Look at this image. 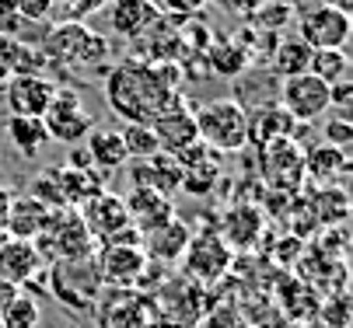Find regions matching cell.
<instances>
[{
    "label": "cell",
    "instance_id": "cell-24",
    "mask_svg": "<svg viewBox=\"0 0 353 328\" xmlns=\"http://www.w3.org/2000/svg\"><path fill=\"white\" fill-rule=\"evenodd\" d=\"M60 178V193H63V206L67 210H81L88 199H94L98 193H105V182L98 178L94 168H57Z\"/></svg>",
    "mask_w": 353,
    "mask_h": 328
},
{
    "label": "cell",
    "instance_id": "cell-15",
    "mask_svg": "<svg viewBox=\"0 0 353 328\" xmlns=\"http://www.w3.org/2000/svg\"><path fill=\"white\" fill-rule=\"evenodd\" d=\"M130 178H133V189H154L161 196H172L175 189H182V168L175 154H165V151H158L154 157L133 161Z\"/></svg>",
    "mask_w": 353,
    "mask_h": 328
},
{
    "label": "cell",
    "instance_id": "cell-6",
    "mask_svg": "<svg viewBox=\"0 0 353 328\" xmlns=\"http://www.w3.org/2000/svg\"><path fill=\"white\" fill-rule=\"evenodd\" d=\"M150 259L143 255L140 245H94V269L102 287H116V290H137L143 283Z\"/></svg>",
    "mask_w": 353,
    "mask_h": 328
},
{
    "label": "cell",
    "instance_id": "cell-1",
    "mask_svg": "<svg viewBox=\"0 0 353 328\" xmlns=\"http://www.w3.org/2000/svg\"><path fill=\"white\" fill-rule=\"evenodd\" d=\"M185 67L179 63H147L123 60L105 70V102L123 122H158L161 116L182 109Z\"/></svg>",
    "mask_w": 353,
    "mask_h": 328
},
{
    "label": "cell",
    "instance_id": "cell-9",
    "mask_svg": "<svg viewBox=\"0 0 353 328\" xmlns=\"http://www.w3.org/2000/svg\"><path fill=\"white\" fill-rule=\"evenodd\" d=\"M350 11L336 8V4H319L312 11L301 14V42H308V50H346L350 42Z\"/></svg>",
    "mask_w": 353,
    "mask_h": 328
},
{
    "label": "cell",
    "instance_id": "cell-38",
    "mask_svg": "<svg viewBox=\"0 0 353 328\" xmlns=\"http://www.w3.org/2000/svg\"><path fill=\"white\" fill-rule=\"evenodd\" d=\"M67 168H94V164H91L88 151H84V147H77V151L70 154V164H67Z\"/></svg>",
    "mask_w": 353,
    "mask_h": 328
},
{
    "label": "cell",
    "instance_id": "cell-31",
    "mask_svg": "<svg viewBox=\"0 0 353 328\" xmlns=\"http://www.w3.org/2000/svg\"><path fill=\"white\" fill-rule=\"evenodd\" d=\"M119 136H123V147H126L130 161H143V157L158 154V136H154V129L143 126V122H123Z\"/></svg>",
    "mask_w": 353,
    "mask_h": 328
},
{
    "label": "cell",
    "instance_id": "cell-20",
    "mask_svg": "<svg viewBox=\"0 0 353 328\" xmlns=\"http://www.w3.org/2000/svg\"><path fill=\"white\" fill-rule=\"evenodd\" d=\"M49 220H53V210H46L32 196H14L11 206H8V217H4V230H8V238L35 241L39 234L49 227Z\"/></svg>",
    "mask_w": 353,
    "mask_h": 328
},
{
    "label": "cell",
    "instance_id": "cell-8",
    "mask_svg": "<svg viewBox=\"0 0 353 328\" xmlns=\"http://www.w3.org/2000/svg\"><path fill=\"white\" fill-rule=\"evenodd\" d=\"M297 126L315 122L329 112V84L319 80L315 74H297L280 84V102H276Z\"/></svg>",
    "mask_w": 353,
    "mask_h": 328
},
{
    "label": "cell",
    "instance_id": "cell-40",
    "mask_svg": "<svg viewBox=\"0 0 353 328\" xmlns=\"http://www.w3.org/2000/svg\"><path fill=\"white\" fill-rule=\"evenodd\" d=\"M4 241H8V230H4V227H0V245H4Z\"/></svg>",
    "mask_w": 353,
    "mask_h": 328
},
{
    "label": "cell",
    "instance_id": "cell-13",
    "mask_svg": "<svg viewBox=\"0 0 353 328\" xmlns=\"http://www.w3.org/2000/svg\"><path fill=\"white\" fill-rule=\"evenodd\" d=\"M221 157L217 151H210L207 144H192L189 151L175 154L179 168H182V189L192 196H207L214 193V185L221 182Z\"/></svg>",
    "mask_w": 353,
    "mask_h": 328
},
{
    "label": "cell",
    "instance_id": "cell-23",
    "mask_svg": "<svg viewBox=\"0 0 353 328\" xmlns=\"http://www.w3.org/2000/svg\"><path fill=\"white\" fill-rule=\"evenodd\" d=\"M263 230V213L256 206H231L221 220V241L228 248H252Z\"/></svg>",
    "mask_w": 353,
    "mask_h": 328
},
{
    "label": "cell",
    "instance_id": "cell-26",
    "mask_svg": "<svg viewBox=\"0 0 353 328\" xmlns=\"http://www.w3.org/2000/svg\"><path fill=\"white\" fill-rule=\"evenodd\" d=\"M8 140L14 144V151H18L21 157H39V151L49 144V133H46V122H42V119L11 116V119H8Z\"/></svg>",
    "mask_w": 353,
    "mask_h": 328
},
{
    "label": "cell",
    "instance_id": "cell-33",
    "mask_svg": "<svg viewBox=\"0 0 353 328\" xmlns=\"http://www.w3.org/2000/svg\"><path fill=\"white\" fill-rule=\"evenodd\" d=\"M350 140H353L350 116H336V119L325 126V144H329V147H339V151H346V147H350Z\"/></svg>",
    "mask_w": 353,
    "mask_h": 328
},
{
    "label": "cell",
    "instance_id": "cell-37",
    "mask_svg": "<svg viewBox=\"0 0 353 328\" xmlns=\"http://www.w3.org/2000/svg\"><path fill=\"white\" fill-rule=\"evenodd\" d=\"M217 4H221V8H228L231 14H241V18H248L252 11H256V8L263 4V0H217Z\"/></svg>",
    "mask_w": 353,
    "mask_h": 328
},
{
    "label": "cell",
    "instance_id": "cell-27",
    "mask_svg": "<svg viewBox=\"0 0 353 328\" xmlns=\"http://www.w3.org/2000/svg\"><path fill=\"white\" fill-rule=\"evenodd\" d=\"M207 67H210L214 74H221V77H238V74H248L252 56L241 50L238 42L217 39V42L207 45Z\"/></svg>",
    "mask_w": 353,
    "mask_h": 328
},
{
    "label": "cell",
    "instance_id": "cell-4",
    "mask_svg": "<svg viewBox=\"0 0 353 328\" xmlns=\"http://www.w3.org/2000/svg\"><path fill=\"white\" fill-rule=\"evenodd\" d=\"M42 255L46 265L53 262H67V259H84L94 252V238L88 234L84 220L77 210H53V220L49 227L32 241Z\"/></svg>",
    "mask_w": 353,
    "mask_h": 328
},
{
    "label": "cell",
    "instance_id": "cell-10",
    "mask_svg": "<svg viewBox=\"0 0 353 328\" xmlns=\"http://www.w3.org/2000/svg\"><path fill=\"white\" fill-rule=\"evenodd\" d=\"M179 262H182L185 276H192L196 283H217L231 265V248L221 241V234L203 230V234H192L189 238Z\"/></svg>",
    "mask_w": 353,
    "mask_h": 328
},
{
    "label": "cell",
    "instance_id": "cell-11",
    "mask_svg": "<svg viewBox=\"0 0 353 328\" xmlns=\"http://www.w3.org/2000/svg\"><path fill=\"white\" fill-rule=\"evenodd\" d=\"M53 95H57V80H49L46 74H14L0 84V98L8 102L11 116L42 119Z\"/></svg>",
    "mask_w": 353,
    "mask_h": 328
},
{
    "label": "cell",
    "instance_id": "cell-25",
    "mask_svg": "<svg viewBox=\"0 0 353 328\" xmlns=\"http://www.w3.org/2000/svg\"><path fill=\"white\" fill-rule=\"evenodd\" d=\"M88 157H91V164L94 168H105V171H116V168H123L130 157H126V147H123V136H119V129H91L88 136Z\"/></svg>",
    "mask_w": 353,
    "mask_h": 328
},
{
    "label": "cell",
    "instance_id": "cell-19",
    "mask_svg": "<svg viewBox=\"0 0 353 328\" xmlns=\"http://www.w3.org/2000/svg\"><path fill=\"white\" fill-rule=\"evenodd\" d=\"M248 122V147H266L273 140H297V122L280 105H259L256 112H245Z\"/></svg>",
    "mask_w": 353,
    "mask_h": 328
},
{
    "label": "cell",
    "instance_id": "cell-7",
    "mask_svg": "<svg viewBox=\"0 0 353 328\" xmlns=\"http://www.w3.org/2000/svg\"><path fill=\"white\" fill-rule=\"evenodd\" d=\"M42 122H46L49 140H57V144H67V147L81 144V140L94 129L91 112L84 109V102H81L77 91H70V87H57V95H53V102H49Z\"/></svg>",
    "mask_w": 353,
    "mask_h": 328
},
{
    "label": "cell",
    "instance_id": "cell-2",
    "mask_svg": "<svg viewBox=\"0 0 353 328\" xmlns=\"http://www.w3.org/2000/svg\"><path fill=\"white\" fill-rule=\"evenodd\" d=\"M39 53L49 67H81V70H98L105 74L109 60V42L91 32L84 21H57L39 42Z\"/></svg>",
    "mask_w": 353,
    "mask_h": 328
},
{
    "label": "cell",
    "instance_id": "cell-14",
    "mask_svg": "<svg viewBox=\"0 0 353 328\" xmlns=\"http://www.w3.org/2000/svg\"><path fill=\"white\" fill-rule=\"evenodd\" d=\"M77 213H81V220H84L88 234L94 238V245L109 241L116 230L130 227L126 206H123V199H119V196H112V193H98V196H94V199H88Z\"/></svg>",
    "mask_w": 353,
    "mask_h": 328
},
{
    "label": "cell",
    "instance_id": "cell-42",
    "mask_svg": "<svg viewBox=\"0 0 353 328\" xmlns=\"http://www.w3.org/2000/svg\"><path fill=\"white\" fill-rule=\"evenodd\" d=\"M241 328H252V325H241Z\"/></svg>",
    "mask_w": 353,
    "mask_h": 328
},
{
    "label": "cell",
    "instance_id": "cell-35",
    "mask_svg": "<svg viewBox=\"0 0 353 328\" xmlns=\"http://www.w3.org/2000/svg\"><path fill=\"white\" fill-rule=\"evenodd\" d=\"M105 4H109V0H70V4H67V11H70V21H84L88 14L102 11Z\"/></svg>",
    "mask_w": 353,
    "mask_h": 328
},
{
    "label": "cell",
    "instance_id": "cell-36",
    "mask_svg": "<svg viewBox=\"0 0 353 328\" xmlns=\"http://www.w3.org/2000/svg\"><path fill=\"white\" fill-rule=\"evenodd\" d=\"M199 8H203V0H161V4H158V11L165 14H182V11H199Z\"/></svg>",
    "mask_w": 353,
    "mask_h": 328
},
{
    "label": "cell",
    "instance_id": "cell-43",
    "mask_svg": "<svg viewBox=\"0 0 353 328\" xmlns=\"http://www.w3.org/2000/svg\"><path fill=\"white\" fill-rule=\"evenodd\" d=\"M0 328H4V325H0Z\"/></svg>",
    "mask_w": 353,
    "mask_h": 328
},
{
    "label": "cell",
    "instance_id": "cell-3",
    "mask_svg": "<svg viewBox=\"0 0 353 328\" xmlns=\"http://www.w3.org/2000/svg\"><path fill=\"white\" fill-rule=\"evenodd\" d=\"M245 105L238 98H217L207 102L192 112L196 129H199V144H207L217 154H238L248 147V122H245Z\"/></svg>",
    "mask_w": 353,
    "mask_h": 328
},
{
    "label": "cell",
    "instance_id": "cell-39",
    "mask_svg": "<svg viewBox=\"0 0 353 328\" xmlns=\"http://www.w3.org/2000/svg\"><path fill=\"white\" fill-rule=\"evenodd\" d=\"M14 294H18V287H11V283H4V279H0V307H4Z\"/></svg>",
    "mask_w": 353,
    "mask_h": 328
},
{
    "label": "cell",
    "instance_id": "cell-17",
    "mask_svg": "<svg viewBox=\"0 0 353 328\" xmlns=\"http://www.w3.org/2000/svg\"><path fill=\"white\" fill-rule=\"evenodd\" d=\"M126 206V217H130V227L140 230V238L150 230L165 227L168 220H175V210H172V199L154 193V189H130V196L123 199Z\"/></svg>",
    "mask_w": 353,
    "mask_h": 328
},
{
    "label": "cell",
    "instance_id": "cell-30",
    "mask_svg": "<svg viewBox=\"0 0 353 328\" xmlns=\"http://www.w3.org/2000/svg\"><path fill=\"white\" fill-rule=\"evenodd\" d=\"M346 70H350V56L346 50H315L312 53V63H308V74H315L319 80H325L329 87L346 80Z\"/></svg>",
    "mask_w": 353,
    "mask_h": 328
},
{
    "label": "cell",
    "instance_id": "cell-32",
    "mask_svg": "<svg viewBox=\"0 0 353 328\" xmlns=\"http://www.w3.org/2000/svg\"><path fill=\"white\" fill-rule=\"evenodd\" d=\"M0 325L4 328H39V300L18 290L0 307Z\"/></svg>",
    "mask_w": 353,
    "mask_h": 328
},
{
    "label": "cell",
    "instance_id": "cell-18",
    "mask_svg": "<svg viewBox=\"0 0 353 328\" xmlns=\"http://www.w3.org/2000/svg\"><path fill=\"white\" fill-rule=\"evenodd\" d=\"M46 269L39 248L32 241H18V238H8L0 245V279L11 287H28L32 279Z\"/></svg>",
    "mask_w": 353,
    "mask_h": 328
},
{
    "label": "cell",
    "instance_id": "cell-5",
    "mask_svg": "<svg viewBox=\"0 0 353 328\" xmlns=\"http://www.w3.org/2000/svg\"><path fill=\"white\" fill-rule=\"evenodd\" d=\"M49 287L53 294L74 307V311H91L102 294V279L94 269V252L84 259H67V262H53L49 265Z\"/></svg>",
    "mask_w": 353,
    "mask_h": 328
},
{
    "label": "cell",
    "instance_id": "cell-41",
    "mask_svg": "<svg viewBox=\"0 0 353 328\" xmlns=\"http://www.w3.org/2000/svg\"><path fill=\"white\" fill-rule=\"evenodd\" d=\"M53 4H63V8H67V4H70V0H53Z\"/></svg>",
    "mask_w": 353,
    "mask_h": 328
},
{
    "label": "cell",
    "instance_id": "cell-22",
    "mask_svg": "<svg viewBox=\"0 0 353 328\" xmlns=\"http://www.w3.org/2000/svg\"><path fill=\"white\" fill-rule=\"evenodd\" d=\"M189 238H192V230L175 217V220H168L165 227L143 234V255H147L150 262H158V265H161V262H179L182 252H185V245H189Z\"/></svg>",
    "mask_w": 353,
    "mask_h": 328
},
{
    "label": "cell",
    "instance_id": "cell-16",
    "mask_svg": "<svg viewBox=\"0 0 353 328\" xmlns=\"http://www.w3.org/2000/svg\"><path fill=\"white\" fill-rule=\"evenodd\" d=\"M112 32L126 42H140L147 39V32L161 21V11L154 0H112V11H109Z\"/></svg>",
    "mask_w": 353,
    "mask_h": 328
},
{
    "label": "cell",
    "instance_id": "cell-34",
    "mask_svg": "<svg viewBox=\"0 0 353 328\" xmlns=\"http://www.w3.org/2000/svg\"><path fill=\"white\" fill-rule=\"evenodd\" d=\"M11 4H14L18 18H25V21H46L49 11H53V0H11Z\"/></svg>",
    "mask_w": 353,
    "mask_h": 328
},
{
    "label": "cell",
    "instance_id": "cell-29",
    "mask_svg": "<svg viewBox=\"0 0 353 328\" xmlns=\"http://www.w3.org/2000/svg\"><path fill=\"white\" fill-rule=\"evenodd\" d=\"M308 63H312L308 42H301L297 35L276 42V50H273V74L276 77L287 80V77H297V74H308Z\"/></svg>",
    "mask_w": 353,
    "mask_h": 328
},
{
    "label": "cell",
    "instance_id": "cell-12",
    "mask_svg": "<svg viewBox=\"0 0 353 328\" xmlns=\"http://www.w3.org/2000/svg\"><path fill=\"white\" fill-rule=\"evenodd\" d=\"M263 161V178L273 189H297L305 178V151L297 147V140H273V144L259 147Z\"/></svg>",
    "mask_w": 353,
    "mask_h": 328
},
{
    "label": "cell",
    "instance_id": "cell-21",
    "mask_svg": "<svg viewBox=\"0 0 353 328\" xmlns=\"http://www.w3.org/2000/svg\"><path fill=\"white\" fill-rule=\"evenodd\" d=\"M150 129H154V136H158V151H165V154H182L192 144H199V129H196L192 109H185V105L161 116L158 122H150Z\"/></svg>",
    "mask_w": 353,
    "mask_h": 328
},
{
    "label": "cell",
    "instance_id": "cell-28",
    "mask_svg": "<svg viewBox=\"0 0 353 328\" xmlns=\"http://www.w3.org/2000/svg\"><path fill=\"white\" fill-rule=\"evenodd\" d=\"M305 175L315 178V182L332 185L336 178L346 175V151L329 147V144H322V147H315V151H305Z\"/></svg>",
    "mask_w": 353,
    "mask_h": 328
}]
</instances>
